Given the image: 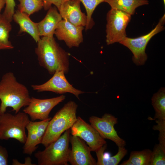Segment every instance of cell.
I'll return each mask as SVG.
<instances>
[{"label":"cell","mask_w":165,"mask_h":165,"mask_svg":"<svg viewBox=\"0 0 165 165\" xmlns=\"http://www.w3.org/2000/svg\"><path fill=\"white\" fill-rule=\"evenodd\" d=\"M105 2L108 3L111 9H118L132 15L138 7L143 5H148V0H105Z\"/></svg>","instance_id":"cell-18"},{"label":"cell","mask_w":165,"mask_h":165,"mask_svg":"<svg viewBox=\"0 0 165 165\" xmlns=\"http://www.w3.org/2000/svg\"><path fill=\"white\" fill-rule=\"evenodd\" d=\"M67 0H42L43 3V7L45 10H47L49 9L53 4L58 10L61 4Z\"/></svg>","instance_id":"cell-28"},{"label":"cell","mask_w":165,"mask_h":165,"mask_svg":"<svg viewBox=\"0 0 165 165\" xmlns=\"http://www.w3.org/2000/svg\"><path fill=\"white\" fill-rule=\"evenodd\" d=\"M107 147L106 143L95 152L97 158L96 165H117L127 153V150L125 147H119L115 155L106 157L104 152Z\"/></svg>","instance_id":"cell-19"},{"label":"cell","mask_w":165,"mask_h":165,"mask_svg":"<svg viewBox=\"0 0 165 165\" xmlns=\"http://www.w3.org/2000/svg\"><path fill=\"white\" fill-rule=\"evenodd\" d=\"M49 118L38 122L30 121L26 128L28 135L23 147L24 153L31 155L38 148L42 141L49 122Z\"/></svg>","instance_id":"cell-13"},{"label":"cell","mask_w":165,"mask_h":165,"mask_svg":"<svg viewBox=\"0 0 165 165\" xmlns=\"http://www.w3.org/2000/svg\"><path fill=\"white\" fill-rule=\"evenodd\" d=\"M30 120L27 114L19 112L15 115L5 112L0 115V139L14 138L24 144L26 126Z\"/></svg>","instance_id":"cell-5"},{"label":"cell","mask_w":165,"mask_h":165,"mask_svg":"<svg viewBox=\"0 0 165 165\" xmlns=\"http://www.w3.org/2000/svg\"><path fill=\"white\" fill-rule=\"evenodd\" d=\"M152 104L155 113L153 118L151 119L165 120V89H160L154 94L151 98Z\"/></svg>","instance_id":"cell-20"},{"label":"cell","mask_w":165,"mask_h":165,"mask_svg":"<svg viewBox=\"0 0 165 165\" xmlns=\"http://www.w3.org/2000/svg\"><path fill=\"white\" fill-rule=\"evenodd\" d=\"M20 27L19 33L26 32L29 34L37 42L40 39L37 23L33 22L29 16L18 10L14 13L13 17Z\"/></svg>","instance_id":"cell-17"},{"label":"cell","mask_w":165,"mask_h":165,"mask_svg":"<svg viewBox=\"0 0 165 165\" xmlns=\"http://www.w3.org/2000/svg\"><path fill=\"white\" fill-rule=\"evenodd\" d=\"M12 29L10 22L0 15V50L11 49L14 47L9 41V33Z\"/></svg>","instance_id":"cell-22"},{"label":"cell","mask_w":165,"mask_h":165,"mask_svg":"<svg viewBox=\"0 0 165 165\" xmlns=\"http://www.w3.org/2000/svg\"><path fill=\"white\" fill-rule=\"evenodd\" d=\"M8 157L6 149L0 145V165H8Z\"/></svg>","instance_id":"cell-29"},{"label":"cell","mask_w":165,"mask_h":165,"mask_svg":"<svg viewBox=\"0 0 165 165\" xmlns=\"http://www.w3.org/2000/svg\"><path fill=\"white\" fill-rule=\"evenodd\" d=\"M72 145L68 162L72 165H96L97 161L91 154L90 148L78 137L70 135Z\"/></svg>","instance_id":"cell-12"},{"label":"cell","mask_w":165,"mask_h":165,"mask_svg":"<svg viewBox=\"0 0 165 165\" xmlns=\"http://www.w3.org/2000/svg\"><path fill=\"white\" fill-rule=\"evenodd\" d=\"M157 124L153 126L152 129L159 131L158 140L159 144L165 148V120L155 119Z\"/></svg>","instance_id":"cell-26"},{"label":"cell","mask_w":165,"mask_h":165,"mask_svg":"<svg viewBox=\"0 0 165 165\" xmlns=\"http://www.w3.org/2000/svg\"><path fill=\"white\" fill-rule=\"evenodd\" d=\"M84 29V27L75 26L62 19L54 34L58 39L64 41L69 48L78 47L83 41L82 32Z\"/></svg>","instance_id":"cell-14"},{"label":"cell","mask_w":165,"mask_h":165,"mask_svg":"<svg viewBox=\"0 0 165 165\" xmlns=\"http://www.w3.org/2000/svg\"><path fill=\"white\" fill-rule=\"evenodd\" d=\"M6 6L2 16L10 22L14 13L15 4L14 0H5Z\"/></svg>","instance_id":"cell-27"},{"label":"cell","mask_w":165,"mask_h":165,"mask_svg":"<svg viewBox=\"0 0 165 165\" xmlns=\"http://www.w3.org/2000/svg\"><path fill=\"white\" fill-rule=\"evenodd\" d=\"M165 165V148L159 144H156L152 151L150 165Z\"/></svg>","instance_id":"cell-25"},{"label":"cell","mask_w":165,"mask_h":165,"mask_svg":"<svg viewBox=\"0 0 165 165\" xmlns=\"http://www.w3.org/2000/svg\"><path fill=\"white\" fill-rule=\"evenodd\" d=\"M70 130L72 135L78 137L86 142L91 151L95 152L106 144L97 131L80 117H77Z\"/></svg>","instance_id":"cell-8"},{"label":"cell","mask_w":165,"mask_h":165,"mask_svg":"<svg viewBox=\"0 0 165 165\" xmlns=\"http://www.w3.org/2000/svg\"><path fill=\"white\" fill-rule=\"evenodd\" d=\"M56 8L51 6L44 19L37 23L40 36H53L59 23L62 19Z\"/></svg>","instance_id":"cell-16"},{"label":"cell","mask_w":165,"mask_h":165,"mask_svg":"<svg viewBox=\"0 0 165 165\" xmlns=\"http://www.w3.org/2000/svg\"><path fill=\"white\" fill-rule=\"evenodd\" d=\"M79 0H68L63 2L58 10L62 18L77 26L84 27L87 16L82 12Z\"/></svg>","instance_id":"cell-15"},{"label":"cell","mask_w":165,"mask_h":165,"mask_svg":"<svg viewBox=\"0 0 165 165\" xmlns=\"http://www.w3.org/2000/svg\"><path fill=\"white\" fill-rule=\"evenodd\" d=\"M31 98L27 87L17 81L13 73L8 72L3 75L0 81V115L9 107L17 113L28 105Z\"/></svg>","instance_id":"cell-2"},{"label":"cell","mask_w":165,"mask_h":165,"mask_svg":"<svg viewBox=\"0 0 165 165\" xmlns=\"http://www.w3.org/2000/svg\"><path fill=\"white\" fill-rule=\"evenodd\" d=\"M37 43L35 51L40 66L51 75L57 71L68 73L70 54L59 46L53 36L42 37Z\"/></svg>","instance_id":"cell-1"},{"label":"cell","mask_w":165,"mask_h":165,"mask_svg":"<svg viewBox=\"0 0 165 165\" xmlns=\"http://www.w3.org/2000/svg\"><path fill=\"white\" fill-rule=\"evenodd\" d=\"M152 151L149 149L131 151L128 159L124 161L120 165H150Z\"/></svg>","instance_id":"cell-21"},{"label":"cell","mask_w":165,"mask_h":165,"mask_svg":"<svg viewBox=\"0 0 165 165\" xmlns=\"http://www.w3.org/2000/svg\"><path fill=\"white\" fill-rule=\"evenodd\" d=\"M18 9L30 16L41 9L43 7L42 0H18Z\"/></svg>","instance_id":"cell-23"},{"label":"cell","mask_w":165,"mask_h":165,"mask_svg":"<svg viewBox=\"0 0 165 165\" xmlns=\"http://www.w3.org/2000/svg\"><path fill=\"white\" fill-rule=\"evenodd\" d=\"M131 15L121 10L111 9L107 14L106 42L108 45L119 42L127 36L126 29Z\"/></svg>","instance_id":"cell-7"},{"label":"cell","mask_w":165,"mask_h":165,"mask_svg":"<svg viewBox=\"0 0 165 165\" xmlns=\"http://www.w3.org/2000/svg\"><path fill=\"white\" fill-rule=\"evenodd\" d=\"M163 3H164V6H165V0H163Z\"/></svg>","instance_id":"cell-31"},{"label":"cell","mask_w":165,"mask_h":165,"mask_svg":"<svg viewBox=\"0 0 165 165\" xmlns=\"http://www.w3.org/2000/svg\"><path fill=\"white\" fill-rule=\"evenodd\" d=\"M70 130L65 131L56 140L42 151L35 154L39 165H68L70 149Z\"/></svg>","instance_id":"cell-4"},{"label":"cell","mask_w":165,"mask_h":165,"mask_svg":"<svg viewBox=\"0 0 165 165\" xmlns=\"http://www.w3.org/2000/svg\"><path fill=\"white\" fill-rule=\"evenodd\" d=\"M6 4L5 0H0V12Z\"/></svg>","instance_id":"cell-30"},{"label":"cell","mask_w":165,"mask_h":165,"mask_svg":"<svg viewBox=\"0 0 165 165\" xmlns=\"http://www.w3.org/2000/svg\"><path fill=\"white\" fill-rule=\"evenodd\" d=\"M84 5L86 12L87 23L85 30L91 29L94 23L92 18L94 11L96 7L101 3L105 2V0H79Z\"/></svg>","instance_id":"cell-24"},{"label":"cell","mask_w":165,"mask_h":165,"mask_svg":"<svg viewBox=\"0 0 165 165\" xmlns=\"http://www.w3.org/2000/svg\"><path fill=\"white\" fill-rule=\"evenodd\" d=\"M65 74L63 71H57L47 82L40 85H33L31 87L37 92L50 91L60 94L68 93L79 99V95L85 92L73 86L67 80Z\"/></svg>","instance_id":"cell-10"},{"label":"cell","mask_w":165,"mask_h":165,"mask_svg":"<svg viewBox=\"0 0 165 165\" xmlns=\"http://www.w3.org/2000/svg\"><path fill=\"white\" fill-rule=\"evenodd\" d=\"M77 107L76 103L71 101L55 114L49 122L41 144L46 147L72 127L77 119Z\"/></svg>","instance_id":"cell-3"},{"label":"cell","mask_w":165,"mask_h":165,"mask_svg":"<svg viewBox=\"0 0 165 165\" xmlns=\"http://www.w3.org/2000/svg\"><path fill=\"white\" fill-rule=\"evenodd\" d=\"M165 22V14L150 32L147 34L136 38L126 36L119 43L128 48L133 54L132 60L137 65L144 64L147 59L145 52L147 45L150 39L155 35L163 30Z\"/></svg>","instance_id":"cell-6"},{"label":"cell","mask_w":165,"mask_h":165,"mask_svg":"<svg viewBox=\"0 0 165 165\" xmlns=\"http://www.w3.org/2000/svg\"><path fill=\"white\" fill-rule=\"evenodd\" d=\"M65 96H59L46 99H39L31 97L28 105L23 110L28 115L31 121L37 119L43 120L49 118V114L56 106L64 101Z\"/></svg>","instance_id":"cell-11"},{"label":"cell","mask_w":165,"mask_h":165,"mask_svg":"<svg viewBox=\"0 0 165 165\" xmlns=\"http://www.w3.org/2000/svg\"><path fill=\"white\" fill-rule=\"evenodd\" d=\"M118 118L109 113L104 114L101 117L95 116L90 117V124L105 139L111 140L119 147H125L126 141L118 134L114 126L118 123Z\"/></svg>","instance_id":"cell-9"}]
</instances>
